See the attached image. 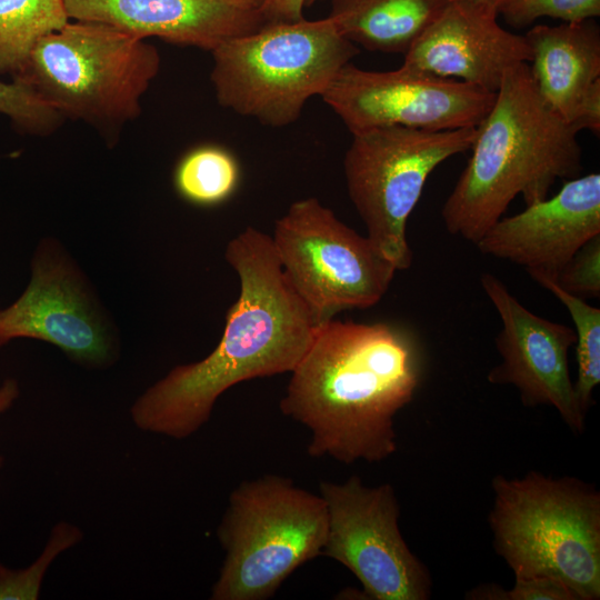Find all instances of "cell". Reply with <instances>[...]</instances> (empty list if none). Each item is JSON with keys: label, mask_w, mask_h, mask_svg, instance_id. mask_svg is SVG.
<instances>
[{"label": "cell", "mask_w": 600, "mask_h": 600, "mask_svg": "<svg viewBox=\"0 0 600 600\" xmlns=\"http://www.w3.org/2000/svg\"><path fill=\"white\" fill-rule=\"evenodd\" d=\"M328 511L321 556L349 569L374 600H428L431 578L400 528L393 487L367 486L353 474L343 483L320 482Z\"/></svg>", "instance_id": "10"}, {"label": "cell", "mask_w": 600, "mask_h": 600, "mask_svg": "<svg viewBox=\"0 0 600 600\" xmlns=\"http://www.w3.org/2000/svg\"><path fill=\"white\" fill-rule=\"evenodd\" d=\"M489 527L514 577L562 581L578 600L600 598V492L574 477L497 474Z\"/></svg>", "instance_id": "4"}, {"label": "cell", "mask_w": 600, "mask_h": 600, "mask_svg": "<svg viewBox=\"0 0 600 600\" xmlns=\"http://www.w3.org/2000/svg\"><path fill=\"white\" fill-rule=\"evenodd\" d=\"M449 0H332L328 18L369 51L404 54Z\"/></svg>", "instance_id": "18"}, {"label": "cell", "mask_w": 600, "mask_h": 600, "mask_svg": "<svg viewBox=\"0 0 600 600\" xmlns=\"http://www.w3.org/2000/svg\"><path fill=\"white\" fill-rule=\"evenodd\" d=\"M0 113L34 134H48L63 120L30 86L17 79L0 81Z\"/></svg>", "instance_id": "23"}, {"label": "cell", "mask_w": 600, "mask_h": 600, "mask_svg": "<svg viewBox=\"0 0 600 600\" xmlns=\"http://www.w3.org/2000/svg\"><path fill=\"white\" fill-rule=\"evenodd\" d=\"M423 364L411 330L332 318L291 371L280 410L310 430V457L380 462L397 451L394 417L413 399Z\"/></svg>", "instance_id": "2"}, {"label": "cell", "mask_w": 600, "mask_h": 600, "mask_svg": "<svg viewBox=\"0 0 600 600\" xmlns=\"http://www.w3.org/2000/svg\"><path fill=\"white\" fill-rule=\"evenodd\" d=\"M321 97L353 134L392 126L429 131L476 128L496 93L402 66L369 71L347 63Z\"/></svg>", "instance_id": "11"}, {"label": "cell", "mask_w": 600, "mask_h": 600, "mask_svg": "<svg viewBox=\"0 0 600 600\" xmlns=\"http://www.w3.org/2000/svg\"><path fill=\"white\" fill-rule=\"evenodd\" d=\"M480 284L502 323L496 337L501 362L489 371L488 381L513 386L526 407H553L573 432L581 433L587 416L578 403L568 362L574 329L531 312L491 273L481 274Z\"/></svg>", "instance_id": "12"}, {"label": "cell", "mask_w": 600, "mask_h": 600, "mask_svg": "<svg viewBox=\"0 0 600 600\" xmlns=\"http://www.w3.org/2000/svg\"><path fill=\"white\" fill-rule=\"evenodd\" d=\"M498 16L487 3L449 0L403 54L402 67L496 93L506 71L531 58L524 36L501 27Z\"/></svg>", "instance_id": "15"}, {"label": "cell", "mask_w": 600, "mask_h": 600, "mask_svg": "<svg viewBox=\"0 0 600 600\" xmlns=\"http://www.w3.org/2000/svg\"><path fill=\"white\" fill-rule=\"evenodd\" d=\"M253 1L260 3V6H261L262 0H253Z\"/></svg>", "instance_id": "31"}, {"label": "cell", "mask_w": 600, "mask_h": 600, "mask_svg": "<svg viewBox=\"0 0 600 600\" xmlns=\"http://www.w3.org/2000/svg\"><path fill=\"white\" fill-rule=\"evenodd\" d=\"M82 538L79 527L61 521L53 526L41 556L31 566L22 570H11L0 564V600L38 599L44 574L54 559L79 543Z\"/></svg>", "instance_id": "22"}, {"label": "cell", "mask_w": 600, "mask_h": 600, "mask_svg": "<svg viewBox=\"0 0 600 600\" xmlns=\"http://www.w3.org/2000/svg\"><path fill=\"white\" fill-rule=\"evenodd\" d=\"M239 164L228 150L201 146L178 162L173 182L177 192L188 202L210 207L226 201L237 189Z\"/></svg>", "instance_id": "20"}, {"label": "cell", "mask_w": 600, "mask_h": 600, "mask_svg": "<svg viewBox=\"0 0 600 600\" xmlns=\"http://www.w3.org/2000/svg\"><path fill=\"white\" fill-rule=\"evenodd\" d=\"M318 1H322V0H306V6H312Z\"/></svg>", "instance_id": "30"}, {"label": "cell", "mask_w": 600, "mask_h": 600, "mask_svg": "<svg viewBox=\"0 0 600 600\" xmlns=\"http://www.w3.org/2000/svg\"><path fill=\"white\" fill-rule=\"evenodd\" d=\"M499 600H578L562 581L547 576L514 577L510 590L501 588Z\"/></svg>", "instance_id": "26"}, {"label": "cell", "mask_w": 600, "mask_h": 600, "mask_svg": "<svg viewBox=\"0 0 600 600\" xmlns=\"http://www.w3.org/2000/svg\"><path fill=\"white\" fill-rule=\"evenodd\" d=\"M530 276L552 293L571 316L578 364V376L573 384L580 409L587 416L593 403V391L600 383V309L562 289L554 278L541 273Z\"/></svg>", "instance_id": "21"}, {"label": "cell", "mask_w": 600, "mask_h": 600, "mask_svg": "<svg viewBox=\"0 0 600 600\" xmlns=\"http://www.w3.org/2000/svg\"><path fill=\"white\" fill-rule=\"evenodd\" d=\"M470 1H477V2H482V3H487V4H490V6H493L498 9L499 4L503 1V0H470Z\"/></svg>", "instance_id": "29"}, {"label": "cell", "mask_w": 600, "mask_h": 600, "mask_svg": "<svg viewBox=\"0 0 600 600\" xmlns=\"http://www.w3.org/2000/svg\"><path fill=\"white\" fill-rule=\"evenodd\" d=\"M159 69L160 54L146 39L100 22L69 20L38 41L13 79L63 118L119 127L139 116Z\"/></svg>", "instance_id": "6"}, {"label": "cell", "mask_w": 600, "mask_h": 600, "mask_svg": "<svg viewBox=\"0 0 600 600\" xmlns=\"http://www.w3.org/2000/svg\"><path fill=\"white\" fill-rule=\"evenodd\" d=\"M476 128L380 127L352 134L343 158L348 194L367 237L398 270L412 263L407 222L431 172L470 150Z\"/></svg>", "instance_id": "8"}, {"label": "cell", "mask_w": 600, "mask_h": 600, "mask_svg": "<svg viewBox=\"0 0 600 600\" xmlns=\"http://www.w3.org/2000/svg\"><path fill=\"white\" fill-rule=\"evenodd\" d=\"M69 19L212 51L266 23L253 0H64Z\"/></svg>", "instance_id": "16"}, {"label": "cell", "mask_w": 600, "mask_h": 600, "mask_svg": "<svg viewBox=\"0 0 600 600\" xmlns=\"http://www.w3.org/2000/svg\"><path fill=\"white\" fill-rule=\"evenodd\" d=\"M578 131L541 97L529 64L509 68L471 156L446 199V229L476 243L521 196L526 206L548 198L558 179L582 170Z\"/></svg>", "instance_id": "3"}, {"label": "cell", "mask_w": 600, "mask_h": 600, "mask_svg": "<svg viewBox=\"0 0 600 600\" xmlns=\"http://www.w3.org/2000/svg\"><path fill=\"white\" fill-rule=\"evenodd\" d=\"M211 82L224 108L270 127L294 122L359 53L330 18L267 23L211 51Z\"/></svg>", "instance_id": "5"}, {"label": "cell", "mask_w": 600, "mask_h": 600, "mask_svg": "<svg viewBox=\"0 0 600 600\" xmlns=\"http://www.w3.org/2000/svg\"><path fill=\"white\" fill-rule=\"evenodd\" d=\"M306 0H262L260 11L266 23L296 22L303 19Z\"/></svg>", "instance_id": "27"}, {"label": "cell", "mask_w": 600, "mask_h": 600, "mask_svg": "<svg viewBox=\"0 0 600 600\" xmlns=\"http://www.w3.org/2000/svg\"><path fill=\"white\" fill-rule=\"evenodd\" d=\"M19 396V387L14 379H7L0 386V414L7 411ZM3 458L0 456V469Z\"/></svg>", "instance_id": "28"}, {"label": "cell", "mask_w": 600, "mask_h": 600, "mask_svg": "<svg viewBox=\"0 0 600 600\" xmlns=\"http://www.w3.org/2000/svg\"><path fill=\"white\" fill-rule=\"evenodd\" d=\"M69 20L64 0H0V72L18 76L38 41Z\"/></svg>", "instance_id": "19"}, {"label": "cell", "mask_w": 600, "mask_h": 600, "mask_svg": "<svg viewBox=\"0 0 600 600\" xmlns=\"http://www.w3.org/2000/svg\"><path fill=\"white\" fill-rule=\"evenodd\" d=\"M224 257L240 293L221 340L204 359L174 367L134 401L131 419L142 431L188 438L210 419L224 391L291 372L312 341L319 323L288 283L269 234L247 227L229 241Z\"/></svg>", "instance_id": "1"}, {"label": "cell", "mask_w": 600, "mask_h": 600, "mask_svg": "<svg viewBox=\"0 0 600 600\" xmlns=\"http://www.w3.org/2000/svg\"><path fill=\"white\" fill-rule=\"evenodd\" d=\"M271 241L288 283L318 323L374 306L397 271L367 236L316 198L292 202Z\"/></svg>", "instance_id": "9"}, {"label": "cell", "mask_w": 600, "mask_h": 600, "mask_svg": "<svg viewBox=\"0 0 600 600\" xmlns=\"http://www.w3.org/2000/svg\"><path fill=\"white\" fill-rule=\"evenodd\" d=\"M600 234V174L568 179L551 198L500 218L477 242L488 256L557 278L574 253Z\"/></svg>", "instance_id": "14"}, {"label": "cell", "mask_w": 600, "mask_h": 600, "mask_svg": "<svg viewBox=\"0 0 600 600\" xmlns=\"http://www.w3.org/2000/svg\"><path fill=\"white\" fill-rule=\"evenodd\" d=\"M566 291L584 298L600 296V234L584 243L554 278Z\"/></svg>", "instance_id": "25"}, {"label": "cell", "mask_w": 600, "mask_h": 600, "mask_svg": "<svg viewBox=\"0 0 600 600\" xmlns=\"http://www.w3.org/2000/svg\"><path fill=\"white\" fill-rule=\"evenodd\" d=\"M328 511L321 496L267 474L231 493L217 537L224 560L212 600H266L301 564L321 556Z\"/></svg>", "instance_id": "7"}, {"label": "cell", "mask_w": 600, "mask_h": 600, "mask_svg": "<svg viewBox=\"0 0 600 600\" xmlns=\"http://www.w3.org/2000/svg\"><path fill=\"white\" fill-rule=\"evenodd\" d=\"M498 14L513 28H524L540 18L580 22L600 16V0H503Z\"/></svg>", "instance_id": "24"}, {"label": "cell", "mask_w": 600, "mask_h": 600, "mask_svg": "<svg viewBox=\"0 0 600 600\" xmlns=\"http://www.w3.org/2000/svg\"><path fill=\"white\" fill-rule=\"evenodd\" d=\"M16 338L49 342L89 368H102L114 358L111 336L79 274L51 247L36 256L21 297L0 310V346Z\"/></svg>", "instance_id": "13"}, {"label": "cell", "mask_w": 600, "mask_h": 600, "mask_svg": "<svg viewBox=\"0 0 600 600\" xmlns=\"http://www.w3.org/2000/svg\"><path fill=\"white\" fill-rule=\"evenodd\" d=\"M524 38L531 52L529 69L541 97L572 126L586 99L600 89L599 26L594 19L537 24Z\"/></svg>", "instance_id": "17"}]
</instances>
